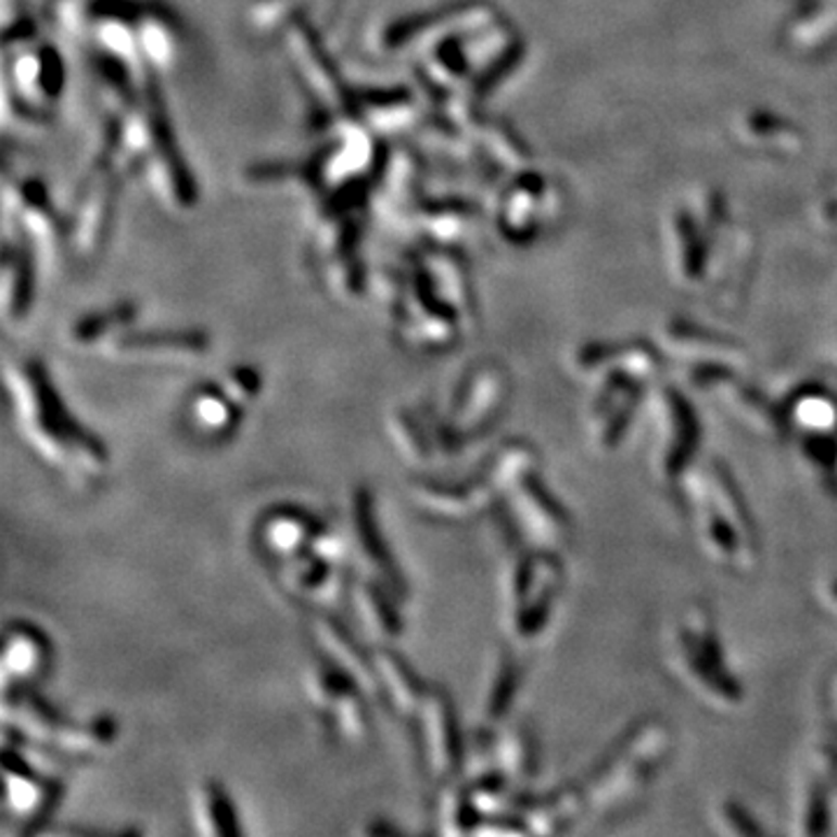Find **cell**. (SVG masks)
<instances>
[{
    "label": "cell",
    "instance_id": "obj_1",
    "mask_svg": "<svg viewBox=\"0 0 837 837\" xmlns=\"http://www.w3.org/2000/svg\"><path fill=\"white\" fill-rule=\"evenodd\" d=\"M5 384L22 437L47 466L87 486L105 478L107 445L65 407L38 364L8 366Z\"/></svg>",
    "mask_w": 837,
    "mask_h": 837
},
{
    "label": "cell",
    "instance_id": "obj_2",
    "mask_svg": "<svg viewBox=\"0 0 837 837\" xmlns=\"http://www.w3.org/2000/svg\"><path fill=\"white\" fill-rule=\"evenodd\" d=\"M507 384L498 370H478L456 389L445 415H429L435 452L454 456L472 440L486 435L505 413Z\"/></svg>",
    "mask_w": 837,
    "mask_h": 837
},
{
    "label": "cell",
    "instance_id": "obj_3",
    "mask_svg": "<svg viewBox=\"0 0 837 837\" xmlns=\"http://www.w3.org/2000/svg\"><path fill=\"white\" fill-rule=\"evenodd\" d=\"M305 692L312 708L338 740L350 745L366 740L370 733V716L366 710L368 696L324 654L307 670Z\"/></svg>",
    "mask_w": 837,
    "mask_h": 837
},
{
    "label": "cell",
    "instance_id": "obj_4",
    "mask_svg": "<svg viewBox=\"0 0 837 837\" xmlns=\"http://www.w3.org/2000/svg\"><path fill=\"white\" fill-rule=\"evenodd\" d=\"M421 763L437 784L456 782L464 770V737L454 700L442 686H429L417 716Z\"/></svg>",
    "mask_w": 837,
    "mask_h": 837
},
{
    "label": "cell",
    "instance_id": "obj_5",
    "mask_svg": "<svg viewBox=\"0 0 837 837\" xmlns=\"http://www.w3.org/2000/svg\"><path fill=\"white\" fill-rule=\"evenodd\" d=\"M3 779H5V812L16 822L20 833H38L52 819L61 800L59 779L47 777L33 765L10 737L3 747Z\"/></svg>",
    "mask_w": 837,
    "mask_h": 837
},
{
    "label": "cell",
    "instance_id": "obj_6",
    "mask_svg": "<svg viewBox=\"0 0 837 837\" xmlns=\"http://www.w3.org/2000/svg\"><path fill=\"white\" fill-rule=\"evenodd\" d=\"M556 566L543 556H521L507 578V612L517 637L531 639L549 619Z\"/></svg>",
    "mask_w": 837,
    "mask_h": 837
},
{
    "label": "cell",
    "instance_id": "obj_7",
    "mask_svg": "<svg viewBox=\"0 0 837 837\" xmlns=\"http://www.w3.org/2000/svg\"><path fill=\"white\" fill-rule=\"evenodd\" d=\"M350 527H352V540H354V554L358 558V566L368 578L382 582L386 588H391L401 600L407 598V580L401 570V566L393 558V551L386 545L384 531L380 527V517H377L375 496L368 486H358L352 491L350 500Z\"/></svg>",
    "mask_w": 837,
    "mask_h": 837
},
{
    "label": "cell",
    "instance_id": "obj_8",
    "mask_svg": "<svg viewBox=\"0 0 837 837\" xmlns=\"http://www.w3.org/2000/svg\"><path fill=\"white\" fill-rule=\"evenodd\" d=\"M409 496L423 515L442 521H468L494 505L498 491L480 468L468 480L442 482L419 478L409 484Z\"/></svg>",
    "mask_w": 837,
    "mask_h": 837
},
{
    "label": "cell",
    "instance_id": "obj_9",
    "mask_svg": "<svg viewBox=\"0 0 837 837\" xmlns=\"http://www.w3.org/2000/svg\"><path fill=\"white\" fill-rule=\"evenodd\" d=\"M277 578L293 598L317 605L321 610L338 607L352 586L342 563L326 561L312 549L277 563Z\"/></svg>",
    "mask_w": 837,
    "mask_h": 837
},
{
    "label": "cell",
    "instance_id": "obj_10",
    "mask_svg": "<svg viewBox=\"0 0 837 837\" xmlns=\"http://www.w3.org/2000/svg\"><path fill=\"white\" fill-rule=\"evenodd\" d=\"M312 635H315L321 654L328 661H333L344 675H347L368 698L384 702V692L380 675H377L372 649H366L344 623L331 614H317L312 621Z\"/></svg>",
    "mask_w": 837,
    "mask_h": 837
},
{
    "label": "cell",
    "instance_id": "obj_11",
    "mask_svg": "<svg viewBox=\"0 0 837 837\" xmlns=\"http://www.w3.org/2000/svg\"><path fill=\"white\" fill-rule=\"evenodd\" d=\"M52 663L47 635L28 621H12L3 633V692H24L38 684Z\"/></svg>",
    "mask_w": 837,
    "mask_h": 837
},
{
    "label": "cell",
    "instance_id": "obj_12",
    "mask_svg": "<svg viewBox=\"0 0 837 837\" xmlns=\"http://www.w3.org/2000/svg\"><path fill=\"white\" fill-rule=\"evenodd\" d=\"M321 529L324 523L303 507L277 505L258 519L254 535L264 554L275 563H282L307 551Z\"/></svg>",
    "mask_w": 837,
    "mask_h": 837
},
{
    "label": "cell",
    "instance_id": "obj_13",
    "mask_svg": "<svg viewBox=\"0 0 837 837\" xmlns=\"http://www.w3.org/2000/svg\"><path fill=\"white\" fill-rule=\"evenodd\" d=\"M505 494L510 498L519 527L529 537H533V543H540L543 547H554L561 543V537L566 535V519L556 510L547 491L533 480L531 472L515 482Z\"/></svg>",
    "mask_w": 837,
    "mask_h": 837
},
{
    "label": "cell",
    "instance_id": "obj_14",
    "mask_svg": "<svg viewBox=\"0 0 837 837\" xmlns=\"http://www.w3.org/2000/svg\"><path fill=\"white\" fill-rule=\"evenodd\" d=\"M372 656H375L377 675H380L384 702L389 705V710H393V714L398 719L409 721V724H417V716L421 712L426 692H429V684H423V680L417 675L415 668L409 665L398 651H393L384 643L372 649Z\"/></svg>",
    "mask_w": 837,
    "mask_h": 837
},
{
    "label": "cell",
    "instance_id": "obj_15",
    "mask_svg": "<svg viewBox=\"0 0 837 837\" xmlns=\"http://www.w3.org/2000/svg\"><path fill=\"white\" fill-rule=\"evenodd\" d=\"M350 598L364 629L380 639V643L386 645L403 633V619L398 610L401 598L382 582L368 578V574H358V578H352Z\"/></svg>",
    "mask_w": 837,
    "mask_h": 837
},
{
    "label": "cell",
    "instance_id": "obj_16",
    "mask_svg": "<svg viewBox=\"0 0 837 837\" xmlns=\"http://www.w3.org/2000/svg\"><path fill=\"white\" fill-rule=\"evenodd\" d=\"M189 421L207 440H228L238 433L244 409L228 396L221 384H205L189 398Z\"/></svg>",
    "mask_w": 837,
    "mask_h": 837
},
{
    "label": "cell",
    "instance_id": "obj_17",
    "mask_svg": "<svg viewBox=\"0 0 837 837\" xmlns=\"http://www.w3.org/2000/svg\"><path fill=\"white\" fill-rule=\"evenodd\" d=\"M191 812L195 830L205 837H233L242 833L231 796L215 779H205L193 789Z\"/></svg>",
    "mask_w": 837,
    "mask_h": 837
},
{
    "label": "cell",
    "instance_id": "obj_18",
    "mask_svg": "<svg viewBox=\"0 0 837 837\" xmlns=\"http://www.w3.org/2000/svg\"><path fill=\"white\" fill-rule=\"evenodd\" d=\"M386 433L393 442V449L398 452L407 466L423 468L431 464L435 445L426 413L421 415L419 409L413 407L391 409L386 415Z\"/></svg>",
    "mask_w": 837,
    "mask_h": 837
},
{
    "label": "cell",
    "instance_id": "obj_19",
    "mask_svg": "<svg viewBox=\"0 0 837 837\" xmlns=\"http://www.w3.org/2000/svg\"><path fill=\"white\" fill-rule=\"evenodd\" d=\"M114 740H117V721L112 716H98L93 721H81V724L68 721L56 735L52 749L63 753V757L87 759L107 749Z\"/></svg>",
    "mask_w": 837,
    "mask_h": 837
},
{
    "label": "cell",
    "instance_id": "obj_20",
    "mask_svg": "<svg viewBox=\"0 0 837 837\" xmlns=\"http://www.w3.org/2000/svg\"><path fill=\"white\" fill-rule=\"evenodd\" d=\"M207 340L195 333H156V335H128L112 344L114 354L122 356H189L201 354Z\"/></svg>",
    "mask_w": 837,
    "mask_h": 837
},
{
    "label": "cell",
    "instance_id": "obj_21",
    "mask_svg": "<svg viewBox=\"0 0 837 837\" xmlns=\"http://www.w3.org/2000/svg\"><path fill=\"white\" fill-rule=\"evenodd\" d=\"M480 822L482 816L474 810L466 784H445V791L440 796V830L445 835L474 833Z\"/></svg>",
    "mask_w": 837,
    "mask_h": 837
},
{
    "label": "cell",
    "instance_id": "obj_22",
    "mask_svg": "<svg viewBox=\"0 0 837 837\" xmlns=\"http://www.w3.org/2000/svg\"><path fill=\"white\" fill-rule=\"evenodd\" d=\"M496 763L498 773L510 784L527 779L533 770V749L527 733H505L496 745Z\"/></svg>",
    "mask_w": 837,
    "mask_h": 837
},
{
    "label": "cell",
    "instance_id": "obj_23",
    "mask_svg": "<svg viewBox=\"0 0 837 837\" xmlns=\"http://www.w3.org/2000/svg\"><path fill=\"white\" fill-rule=\"evenodd\" d=\"M517 686H519L517 665L510 661H503L498 672H496L494 684H491V688H489L486 702H484L486 726H496L500 719H505L507 710H510V705L517 696Z\"/></svg>",
    "mask_w": 837,
    "mask_h": 837
},
{
    "label": "cell",
    "instance_id": "obj_24",
    "mask_svg": "<svg viewBox=\"0 0 837 837\" xmlns=\"http://www.w3.org/2000/svg\"><path fill=\"white\" fill-rule=\"evenodd\" d=\"M219 384L242 409H248V405H252L258 398L261 389H264V377L254 368L240 366L228 370L219 380Z\"/></svg>",
    "mask_w": 837,
    "mask_h": 837
}]
</instances>
